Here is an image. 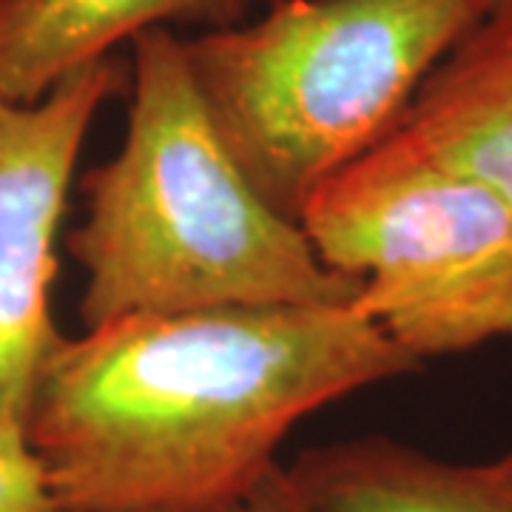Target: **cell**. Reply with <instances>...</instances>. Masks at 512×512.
<instances>
[{
  "mask_svg": "<svg viewBox=\"0 0 512 512\" xmlns=\"http://www.w3.org/2000/svg\"><path fill=\"white\" fill-rule=\"evenodd\" d=\"M419 367L350 305L128 316L60 336L26 439L72 512H208L293 424Z\"/></svg>",
  "mask_w": 512,
  "mask_h": 512,
  "instance_id": "obj_1",
  "label": "cell"
},
{
  "mask_svg": "<svg viewBox=\"0 0 512 512\" xmlns=\"http://www.w3.org/2000/svg\"><path fill=\"white\" fill-rule=\"evenodd\" d=\"M126 92L123 143L83 177L86 214L66 239L83 271V328L356 302L362 282L328 268L305 228L279 214L225 148L174 29L131 40Z\"/></svg>",
  "mask_w": 512,
  "mask_h": 512,
  "instance_id": "obj_2",
  "label": "cell"
},
{
  "mask_svg": "<svg viewBox=\"0 0 512 512\" xmlns=\"http://www.w3.org/2000/svg\"><path fill=\"white\" fill-rule=\"evenodd\" d=\"M271 3L254 23L183 37V52L231 157L299 222L330 177L399 126L481 15L470 0Z\"/></svg>",
  "mask_w": 512,
  "mask_h": 512,
  "instance_id": "obj_3",
  "label": "cell"
},
{
  "mask_svg": "<svg viewBox=\"0 0 512 512\" xmlns=\"http://www.w3.org/2000/svg\"><path fill=\"white\" fill-rule=\"evenodd\" d=\"M299 225L362 282L350 308L419 365L512 339V208L402 128L330 177Z\"/></svg>",
  "mask_w": 512,
  "mask_h": 512,
  "instance_id": "obj_4",
  "label": "cell"
},
{
  "mask_svg": "<svg viewBox=\"0 0 512 512\" xmlns=\"http://www.w3.org/2000/svg\"><path fill=\"white\" fill-rule=\"evenodd\" d=\"M128 86L103 57L32 103L0 94V421L26 427L37 376L60 342L52 319L57 234L97 111Z\"/></svg>",
  "mask_w": 512,
  "mask_h": 512,
  "instance_id": "obj_5",
  "label": "cell"
},
{
  "mask_svg": "<svg viewBox=\"0 0 512 512\" xmlns=\"http://www.w3.org/2000/svg\"><path fill=\"white\" fill-rule=\"evenodd\" d=\"M285 476L302 512H512V450L461 464L376 433L311 447Z\"/></svg>",
  "mask_w": 512,
  "mask_h": 512,
  "instance_id": "obj_6",
  "label": "cell"
},
{
  "mask_svg": "<svg viewBox=\"0 0 512 512\" xmlns=\"http://www.w3.org/2000/svg\"><path fill=\"white\" fill-rule=\"evenodd\" d=\"M256 0H0V94L32 103L123 40L174 23L237 26Z\"/></svg>",
  "mask_w": 512,
  "mask_h": 512,
  "instance_id": "obj_7",
  "label": "cell"
},
{
  "mask_svg": "<svg viewBox=\"0 0 512 512\" xmlns=\"http://www.w3.org/2000/svg\"><path fill=\"white\" fill-rule=\"evenodd\" d=\"M396 128L512 208V12L481 20L427 74Z\"/></svg>",
  "mask_w": 512,
  "mask_h": 512,
  "instance_id": "obj_8",
  "label": "cell"
},
{
  "mask_svg": "<svg viewBox=\"0 0 512 512\" xmlns=\"http://www.w3.org/2000/svg\"><path fill=\"white\" fill-rule=\"evenodd\" d=\"M0 512H72L52 490L26 427L0 421Z\"/></svg>",
  "mask_w": 512,
  "mask_h": 512,
  "instance_id": "obj_9",
  "label": "cell"
},
{
  "mask_svg": "<svg viewBox=\"0 0 512 512\" xmlns=\"http://www.w3.org/2000/svg\"><path fill=\"white\" fill-rule=\"evenodd\" d=\"M208 512H302V507L288 484L285 467L276 464L274 470H268L254 487H248L245 493H239L237 498Z\"/></svg>",
  "mask_w": 512,
  "mask_h": 512,
  "instance_id": "obj_10",
  "label": "cell"
},
{
  "mask_svg": "<svg viewBox=\"0 0 512 512\" xmlns=\"http://www.w3.org/2000/svg\"><path fill=\"white\" fill-rule=\"evenodd\" d=\"M476 6V12L481 20L490 15H501V12H512V0H470Z\"/></svg>",
  "mask_w": 512,
  "mask_h": 512,
  "instance_id": "obj_11",
  "label": "cell"
}]
</instances>
